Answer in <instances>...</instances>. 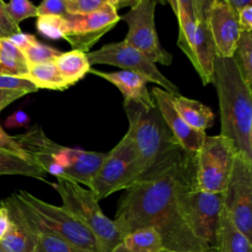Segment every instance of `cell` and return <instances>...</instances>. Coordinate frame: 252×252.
Returning <instances> with one entry per match:
<instances>
[{
    "instance_id": "cell-12",
    "label": "cell",
    "mask_w": 252,
    "mask_h": 252,
    "mask_svg": "<svg viewBox=\"0 0 252 252\" xmlns=\"http://www.w3.org/2000/svg\"><path fill=\"white\" fill-rule=\"evenodd\" d=\"M13 138L34 164L56 178L67 180V147L49 139L38 125Z\"/></svg>"
},
{
    "instance_id": "cell-5",
    "label": "cell",
    "mask_w": 252,
    "mask_h": 252,
    "mask_svg": "<svg viewBox=\"0 0 252 252\" xmlns=\"http://www.w3.org/2000/svg\"><path fill=\"white\" fill-rule=\"evenodd\" d=\"M178 202L193 234L207 247H216L222 194L196 189L194 177L180 187Z\"/></svg>"
},
{
    "instance_id": "cell-8",
    "label": "cell",
    "mask_w": 252,
    "mask_h": 252,
    "mask_svg": "<svg viewBox=\"0 0 252 252\" xmlns=\"http://www.w3.org/2000/svg\"><path fill=\"white\" fill-rule=\"evenodd\" d=\"M158 1L137 0L129 11L122 16L128 26V32L124 41L142 52L152 62L170 65L172 55L165 50L158 39L155 27V10Z\"/></svg>"
},
{
    "instance_id": "cell-29",
    "label": "cell",
    "mask_w": 252,
    "mask_h": 252,
    "mask_svg": "<svg viewBox=\"0 0 252 252\" xmlns=\"http://www.w3.org/2000/svg\"><path fill=\"white\" fill-rule=\"evenodd\" d=\"M68 18L54 15L38 16L36 20V30L41 35L46 38H63L69 27Z\"/></svg>"
},
{
    "instance_id": "cell-1",
    "label": "cell",
    "mask_w": 252,
    "mask_h": 252,
    "mask_svg": "<svg viewBox=\"0 0 252 252\" xmlns=\"http://www.w3.org/2000/svg\"><path fill=\"white\" fill-rule=\"evenodd\" d=\"M195 177V156L184 151L147 179L121 195L114 223L123 236L143 227H154L163 248L175 252H203L207 246L190 229L178 202L180 187Z\"/></svg>"
},
{
    "instance_id": "cell-17",
    "label": "cell",
    "mask_w": 252,
    "mask_h": 252,
    "mask_svg": "<svg viewBox=\"0 0 252 252\" xmlns=\"http://www.w3.org/2000/svg\"><path fill=\"white\" fill-rule=\"evenodd\" d=\"M105 157L106 153L67 148V180L86 185L90 189Z\"/></svg>"
},
{
    "instance_id": "cell-31",
    "label": "cell",
    "mask_w": 252,
    "mask_h": 252,
    "mask_svg": "<svg viewBox=\"0 0 252 252\" xmlns=\"http://www.w3.org/2000/svg\"><path fill=\"white\" fill-rule=\"evenodd\" d=\"M4 8L10 19L17 26L28 18L37 17L36 6L28 0H13L8 3L4 2Z\"/></svg>"
},
{
    "instance_id": "cell-43",
    "label": "cell",
    "mask_w": 252,
    "mask_h": 252,
    "mask_svg": "<svg viewBox=\"0 0 252 252\" xmlns=\"http://www.w3.org/2000/svg\"><path fill=\"white\" fill-rule=\"evenodd\" d=\"M109 252H130V251H128L125 247H124V245L122 244V243H120L119 245H117L116 247H114L111 251H109Z\"/></svg>"
},
{
    "instance_id": "cell-39",
    "label": "cell",
    "mask_w": 252,
    "mask_h": 252,
    "mask_svg": "<svg viewBox=\"0 0 252 252\" xmlns=\"http://www.w3.org/2000/svg\"><path fill=\"white\" fill-rule=\"evenodd\" d=\"M16 47H18L22 52L30 45L32 44L33 41L36 40L35 36L32 34H29V33H24V32H20L17 34H14L10 37H7Z\"/></svg>"
},
{
    "instance_id": "cell-35",
    "label": "cell",
    "mask_w": 252,
    "mask_h": 252,
    "mask_svg": "<svg viewBox=\"0 0 252 252\" xmlns=\"http://www.w3.org/2000/svg\"><path fill=\"white\" fill-rule=\"evenodd\" d=\"M20 32H22L20 27L10 19L4 8V2L0 0V37H10Z\"/></svg>"
},
{
    "instance_id": "cell-14",
    "label": "cell",
    "mask_w": 252,
    "mask_h": 252,
    "mask_svg": "<svg viewBox=\"0 0 252 252\" xmlns=\"http://www.w3.org/2000/svg\"><path fill=\"white\" fill-rule=\"evenodd\" d=\"M209 26L217 57L230 58L240 35L237 15L227 0H212L209 7Z\"/></svg>"
},
{
    "instance_id": "cell-24",
    "label": "cell",
    "mask_w": 252,
    "mask_h": 252,
    "mask_svg": "<svg viewBox=\"0 0 252 252\" xmlns=\"http://www.w3.org/2000/svg\"><path fill=\"white\" fill-rule=\"evenodd\" d=\"M29 65L23 52L7 37H0V74L25 77Z\"/></svg>"
},
{
    "instance_id": "cell-21",
    "label": "cell",
    "mask_w": 252,
    "mask_h": 252,
    "mask_svg": "<svg viewBox=\"0 0 252 252\" xmlns=\"http://www.w3.org/2000/svg\"><path fill=\"white\" fill-rule=\"evenodd\" d=\"M52 62L68 88L83 79L91 69L87 54L79 50L61 52Z\"/></svg>"
},
{
    "instance_id": "cell-18",
    "label": "cell",
    "mask_w": 252,
    "mask_h": 252,
    "mask_svg": "<svg viewBox=\"0 0 252 252\" xmlns=\"http://www.w3.org/2000/svg\"><path fill=\"white\" fill-rule=\"evenodd\" d=\"M178 21V39L177 45L184 52L187 58L194 65V33H195V14L194 0H169Z\"/></svg>"
},
{
    "instance_id": "cell-26",
    "label": "cell",
    "mask_w": 252,
    "mask_h": 252,
    "mask_svg": "<svg viewBox=\"0 0 252 252\" xmlns=\"http://www.w3.org/2000/svg\"><path fill=\"white\" fill-rule=\"evenodd\" d=\"M8 230L0 240V247L4 252H33L35 239L14 218L10 217Z\"/></svg>"
},
{
    "instance_id": "cell-34",
    "label": "cell",
    "mask_w": 252,
    "mask_h": 252,
    "mask_svg": "<svg viewBox=\"0 0 252 252\" xmlns=\"http://www.w3.org/2000/svg\"><path fill=\"white\" fill-rule=\"evenodd\" d=\"M36 8L37 17L42 15H54L63 18L70 17L66 9L65 0H44Z\"/></svg>"
},
{
    "instance_id": "cell-7",
    "label": "cell",
    "mask_w": 252,
    "mask_h": 252,
    "mask_svg": "<svg viewBox=\"0 0 252 252\" xmlns=\"http://www.w3.org/2000/svg\"><path fill=\"white\" fill-rule=\"evenodd\" d=\"M223 206L235 226L252 240V158L237 152L222 191Z\"/></svg>"
},
{
    "instance_id": "cell-46",
    "label": "cell",
    "mask_w": 252,
    "mask_h": 252,
    "mask_svg": "<svg viewBox=\"0 0 252 252\" xmlns=\"http://www.w3.org/2000/svg\"><path fill=\"white\" fill-rule=\"evenodd\" d=\"M0 252H4V251L1 249V247H0Z\"/></svg>"
},
{
    "instance_id": "cell-42",
    "label": "cell",
    "mask_w": 252,
    "mask_h": 252,
    "mask_svg": "<svg viewBox=\"0 0 252 252\" xmlns=\"http://www.w3.org/2000/svg\"><path fill=\"white\" fill-rule=\"evenodd\" d=\"M227 2L236 15L245 7L252 5V0H227Z\"/></svg>"
},
{
    "instance_id": "cell-13",
    "label": "cell",
    "mask_w": 252,
    "mask_h": 252,
    "mask_svg": "<svg viewBox=\"0 0 252 252\" xmlns=\"http://www.w3.org/2000/svg\"><path fill=\"white\" fill-rule=\"evenodd\" d=\"M212 0H194L195 33H194V68L204 86L214 81L216 59L215 45L209 26V7Z\"/></svg>"
},
{
    "instance_id": "cell-37",
    "label": "cell",
    "mask_w": 252,
    "mask_h": 252,
    "mask_svg": "<svg viewBox=\"0 0 252 252\" xmlns=\"http://www.w3.org/2000/svg\"><path fill=\"white\" fill-rule=\"evenodd\" d=\"M30 121V117L25 111L17 110L7 117L4 124L8 128H28Z\"/></svg>"
},
{
    "instance_id": "cell-27",
    "label": "cell",
    "mask_w": 252,
    "mask_h": 252,
    "mask_svg": "<svg viewBox=\"0 0 252 252\" xmlns=\"http://www.w3.org/2000/svg\"><path fill=\"white\" fill-rule=\"evenodd\" d=\"M232 58L245 83L252 86V32H241Z\"/></svg>"
},
{
    "instance_id": "cell-33",
    "label": "cell",
    "mask_w": 252,
    "mask_h": 252,
    "mask_svg": "<svg viewBox=\"0 0 252 252\" xmlns=\"http://www.w3.org/2000/svg\"><path fill=\"white\" fill-rule=\"evenodd\" d=\"M0 90L20 91L28 94L36 92L38 89L30 81L24 78L0 74Z\"/></svg>"
},
{
    "instance_id": "cell-6",
    "label": "cell",
    "mask_w": 252,
    "mask_h": 252,
    "mask_svg": "<svg viewBox=\"0 0 252 252\" xmlns=\"http://www.w3.org/2000/svg\"><path fill=\"white\" fill-rule=\"evenodd\" d=\"M236 153L233 142L228 138L221 135L206 136L195 155L196 189L222 193Z\"/></svg>"
},
{
    "instance_id": "cell-23",
    "label": "cell",
    "mask_w": 252,
    "mask_h": 252,
    "mask_svg": "<svg viewBox=\"0 0 252 252\" xmlns=\"http://www.w3.org/2000/svg\"><path fill=\"white\" fill-rule=\"evenodd\" d=\"M23 78L30 81L37 89L54 91H64L68 89L52 61L30 65L28 74Z\"/></svg>"
},
{
    "instance_id": "cell-38",
    "label": "cell",
    "mask_w": 252,
    "mask_h": 252,
    "mask_svg": "<svg viewBox=\"0 0 252 252\" xmlns=\"http://www.w3.org/2000/svg\"><path fill=\"white\" fill-rule=\"evenodd\" d=\"M240 32H252V5L245 7L237 14Z\"/></svg>"
},
{
    "instance_id": "cell-45",
    "label": "cell",
    "mask_w": 252,
    "mask_h": 252,
    "mask_svg": "<svg viewBox=\"0 0 252 252\" xmlns=\"http://www.w3.org/2000/svg\"><path fill=\"white\" fill-rule=\"evenodd\" d=\"M159 252H175V251H171V250H167V249H165V248H162Z\"/></svg>"
},
{
    "instance_id": "cell-40",
    "label": "cell",
    "mask_w": 252,
    "mask_h": 252,
    "mask_svg": "<svg viewBox=\"0 0 252 252\" xmlns=\"http://www.w3.org/2000/svg\"><path fill=\"white\" fill-rule=\"evenodd\" d=\"M27 94L20 91H9V90H0V111L5 108L7 105L15 101L16 99L26 95Z\"/></svg>"
},
{
    "instance_id": "cell-2",
    "label": "cell",
    "mask_w": 252,
    "mask_h": 252,
    "mask_svg": "<svg viewBox=\"0 0 252 252\" xmlns=\"http://www.w3.org/2000/svg\"><path fill=\"white\" fill-rule=\"evenodd\" d=\"M124 109L129 122L125 135L132 142L136 153L137 183L170 164L183 150L156 104L147 107L133 101H124Z\"/></svg>"
},
{
    "instance_id": "cell-16",
    "label": "cell",
    "mask_w": 252,
    "mask_h": 252,
    "mask_svg": "<svg viewBox=\"0 0 252 252\" xmlns=\"http://www.w3.org/2000/svg\"><path fill=\"white\" fill-rule=\"evenodd\" d=\"M89 73L96 75L114 85L123 94L124 101H133L147 107L156 104L152 94L147 89V79L135 72L126 70L102 72L91 68Z\"/></svg>"
},
{
    "instance_id": "cell-44",
    "label": "cell",
    "mask_w": 252,
    "mask_h": 252,
    "mask_svg": "<svg viewBox=\"0 0 252 252\" xmlns=\"http://www.w3.org/2000/svg\"><path fill=\"white\" fill-rule=\"evenodd\" d=\"M203 252H220L217 247H207Z\"/></svg>"
},
{
    "instance_id": "cell-10",
    "label": "cell",
    "mask_w": 252,
    "mask_h": 252,
    "mask_svg": "<svg viewBox=\"0 0 252 252\" xmlns=\"http://www.w3.org/2000/svg\"><path fill=\"white\" fill-rule=\"evenodd\" d=\"M86 54L91 65H110L122 70L135 72L145 77L148 82L156 83L162 87L165 92L173 95L180 94L179 89L159 72L154 62L124 40L104 44L100 48Z\"/></svg>"
},
{
    "instance_id": "cell-25",
    "label": "cell",
    "mask_w": 252,
    "mask_h": 252,
    "mask_svg": "<svg viewBox=\"0 0 252 252\" xmlns=\"http://www.w3.org/2000/svg\"><path fill=\"white\" fill-rule=\"evenodd\" d=\"M124 247L130 252H159L163 248L159 233L154 227H143L123 236Z\"/></svg>"
},
{
    "instance_id": "cell-28",
    "label": "cell",
    "mask_w": 252,
    "mask_h": 252,
    "mask_svg": "<svg viewBox=\"0 0 252 252\" xmlns=\"http://www.w3.org/2000/svg\"><path fill=\"white\" fill-rule=\"evenodd\" d=\"M34 239L33 252H87L49 232H37L34 234Z\"/></svg>"
},
{
    "instance_id": "cell-20",
    "label": "cell",
    "mask_w": 252,
    "mask_h": 252,
    "mask_svg": "<svg viewBox=\"0 0 252 252\" xmlns=\"http://www.w3.org/2000/svg\"><path fill=\"white\" fill-rule=\"evenodd\" d=\"M216 247L220 252H251V241L235 226L222 205Z\"/></svg>"
},
{
    "instance_id": "cell-30",
    "label": "cell",
    "mask_w": 252,
    "mask_h": 252,
    "mask_svg": "<svg viewBox=\"0 0 252 252\" xmlns=\"http://www.w3.org/2000/svg\"><path fill=\"white\" fill-rule=\"evenodd\" d=\"M23 54L30 66L42 62L53 61V59L60 55L61 52L49 45L40 43L36 39L23 51Z\"/></svg>"
},
{
    "instance_id": "cell-15",
    "label": "cell",
    "mask_w": 252,
    "mask_h": 252,
    "mask_svg": "<svg viewBox=\"0 0 252 252\" xmlns=\"http://www.w3.org/2000/svg\"><path fill=\"white\" fill-rule=\"evenodd\" d=\"M152 96L158 106L164 122L178 142L180 148L188 155L195 156L203 144L206 133L191 128L177 113L172 104L171 94L163 89L155 87L152 89Z\"/></svg>"
},
{
    "instance_id": "cell-32",
    "label": "cell",
    "mask_w": 252,
    "mask_h": 252,
    "mask_svg": "<svg viewBox=\"0 0 252 252\" xmlns=\"http://www.w3.org/2000/svg\"><path fill=\"white\" fill-rule=\"evenodd\" d=\"M108 0H65L70 16H86L100 10Z\"/></svg>"
},
{
    "instance_id": "cell-3",
    "label": "cell",
    "mask_w": 252,
    "mask_h": 252,
    "mask_svg": "<svg viewBox=\"0 0 252 252\" xmlns=\"http://www.w3.org/2000/svg\"><path fill=\"white\" fill-rule=\"evenodd\" d=\"M220 115V134L237 150L252 158V91L243 80L234 60L217 57L214 81Z\"/></svg>"
},
{
    "instance_id": "cell-4",
    "label": "cell",
    "mask_w": 252,
    "mask_h": 252,
    "mask_svg": "<svg viewBox=\"0 0 252 252\" xmlns=\"http://www.w3.org/2000/svg\"><path fill=\"white\" fill-rule=\"evenodd\" d=\"M51 186L60 195L62 207L94 234L101 252H109L122 242L123 234L118 230L113 220L102 213L98 201L91 190L61 178H57Z\"/></svg>"
},
{
    "instance_id": "cell-9",
    "label": "cell",
    "mask_w": 252,
    "mask_h": 252,
    "mask_svg": "<svg viewBox=\"0 0 252 252\" xmlns=\"http://www.w3.org/2000/svg\"><path fill=\"white\" fill-rule=\"evenodd\" d=\"M136 153L130 139L124 137L106 153L89 190L99 202L112 193L126 190L135 183Z\"/></svg>"
},
{
    "instance_id": "cell-41",
    "label": "cell",
    "mask_w": 252,
    "mask_h": 252,
    "mask_svg": "<svg viewBox=\"0 0 252 252\" xmlns=\"http://www.w3.org/2000/svg\"><path fill=\"white\" fill-rule=\"evenodd\" d=\"M10 225V218L7 209L0 204V240L8 230Z\"/></svg>"
},
{
    "instance_id": "cell-22",
    "label": "cell",
    "mask_w": 252,
    "mask_h": 252,
    "mask_svg": "<svg viewBox=\"0 0 252 252\" xmlns=\"http://www.w3.org/2000/svg\"><path fill=\"white\" fill-rule=\"evenodd\" d=\"M0 175H24L46 182L47 173L39 166L9 152L0 150ZM50 185V183H48Z\"/></svg>"
},
{
    "instance_id": "cell-36",
    "label": "cell",
    "mask_w": 252,
    "mask_h": 252,
    "mask_svg": "<svg viewBox=\"0 0 252 252\" xmlns=\"http://www.w3.org/2000/svg\"><path fill=\"white\" fill-rule=\"evenodd\" d=\"M0 150L9 152L11 154H14L18 157H21L25 159L31 160L27 154L24 152V150L20 147V145L14 140L13 137L9 136L1 127L0 125ZM32 161V160H31Z\"/></svg>"
},
{
    "instance_id": "cell-19",
    "label": "cell",
    "mask_w": 252,
    "mask_h": 252,
    "mask_svg": "<svg viewBox=\"0 0 252 252\" xmlns=\"http://www.w3.org/2000/svg\"><path fill=\"white\" fill-rule=\"evenodd\" d=\"M172 104L180 117L193 129L206 133L215 121V114L202 102L181 94L172 95Z\"/></svg>"
},
{
    "instance_id": "cell-11",
    "label": "cell",
    "mask_w": 252,
    "mask_h": 252,
    "mask_svg": "<svg viewBox=\"0 0 252 252\" xmlns=\"http://www.w3.org/2000/svg\"><path fill=\"white\" fill-rule=\"evenodd\" d=\"M69 27L63 39L68 41L73 50L84 53L90 49L120 21L118 11L108 0L100 10L86 16H70Z\"/></svg>"
}]
</instances>
